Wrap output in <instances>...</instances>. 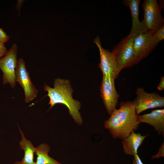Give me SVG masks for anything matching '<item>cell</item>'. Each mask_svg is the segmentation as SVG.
<instances>
[{
  "label": "cell",
  "instance_id": "cell-1",
  "mask_svg": "<svg viewBox=\"0 0 164 164\" xmlns=\"http://www.w3.org/2000/svg\"><path fill=\"white\" fill-rule=\"evenodd\" d=\"M110 115L104 127L114 138L125 139L138 129L140 123L133 101L121 103L120 108L114 109Z\"/></svg>",
  "mask_w": 164,
  "mask_h": 164
},
{
  "label": "cell",
  "instance_id": "cell-2",
  "mask_svg": "<svg viewBox=\"0 0 164 164\" xmlns=\"http://www.w3.org/2000/svg\"><path fill=\"white\" fill-rule=\"evenodd\" d=\"M44 89L47 92L50 108L56 104H64L68 108L70 115L75 121L79 125L82 124V119L79 111L81 104L73 98V89L69 80L57 78L54 80L53 88L45 84Z\"/></svg>",
  "mask_w": 164,
  "mask_h": 164
},
{
  "label": "cell",
  "instance_id": "cell-3",
  "mask_svg": "<svg viewBox=\"0 0 164 164\" xmlns=\"http://www.w3.org/2000/svg\"><path fill=\"white\" fill-rule=\"evenodd\" d=\"M136 35L129 34L122 39L111 52L119 73L123 69L135 65L134 43Z\"/></svg>",
  "mask_w": 164,
  "mask_h": 164
},
{
  "label": "cell",
  "instance_id": "cell-4",
  "mask_svg": "<svg viewBox=\"0 0 164 164\" xmlns=\"http://www.w3.org/2000/svg\"><path fill=\"white\" fill-rule=\"evenodd\" d=\"M143 21L147 31L153 34L164 25V19L161 13L162 9L156 0H145L142 4Z\"/></svg>",
  "mask_w": 164,
  "mask_h": 164
},
{
  "label": "cell",
  "instance_id": "cell-5",
  "mask_svg": "<svg viewBox=\"0 0 164 164\" xmlns=\"http://www.w3.org/2000/svg\"><path fill=\"white\" fill-rule=\"evenodd\" d=\"M18 47L13 44L5 55L0 58V69L2 72L3 84L9 83L14 88L16 85V69L18 60L17 53Z\"/></svg>",
  "mask_w": 164,
  "mask_h": 164
},
{
  "label": "cell",
  "instance_id": "cell-6",
  "mask_svg": "<svg viewBox=\"0 0 164 164\" xmlns=\"http://www.w3.org/2000/svg\"><path fill=\"white\" fill-rule=\"evenodd\" d=\"M137 96L133 101L138 115L148 109L164 106V97L155 92L148 93L142 88H137Z\"/></svg>",
  "mask_w": 164,
  "mask_h": 164
},
{
  "label": "cell",
  "instance_id": "cell-7",
  "mask_svg": "<svg viewBox=\"0 0 164 164\" xmlns=\"http://www.w3.org/2000/svg\"><path fill=\"white\" fill-rule=\"evenodd\" d=\"M16 82L23 88L25 95V101L29 103L36 98L38 91L32 84L24 60L20 58L18 60L16 69Z\"/></svg>",
  "mask_w": 164,
  "mask_h": 164
},
{
  "label": "cell",
  "instance_id": "cell-8",
  "mask_svg": "<svg viewBox=\"0 0 164 164\" xmlns=\"http://www.w3.org/2000/svg\"><path fill=\"white\" fill-rule=\"evenodd\" d=\"M100 90L101 96L111 115L116 108L119 97L115 88L114 80L109 76H103Z\"/></svg>",
  "mask_w": 164,
  "mask_h": 164
},
{
  "label": "cell",
  "instance_id": "cell-9",
  "mask_svg": "<svg viewBox=\"0 0 164 164\" xmlns=\"http://www.w3.org/2000/svg\"><path fill=\"white\" fill-rule=\"evenodd\" d=\"M153 34L147 32L135 36L134 43L135 65L147 56L157 45L153 39Z\"/></svg>",
  "mask_w": 164,
  "mask_h": 164
},
{
  "label": "cell",
  "instance_id": "cell-10",
  "mask_svg": "<svg viewBox=\"0 0 164 164\" xmlns=\"http://www.w3.org/2000/svg\"><path fill=\"white\" fill-rule=\"evenodd\" d=\"M94 42L99 49L100 62L99 64V67L103 76H109L114 80L116 79L119 73L111 52L103 48L98 36L94 39Z\"/></svg>",
  "mask_w": 164,
  "mask_h": 164
},
{
  "label": "cell",
  "instance_id": "cell-11",
  "mask_svg": "<svg viewBox=\"0 0 164 164\" xmlns=\"http://www.w3.org/2000/svg\"><path fill=\"white\" fill-rule=\"evenodd\" d=\"M140 0H127L124 1L125 4L130 9L132 15V25L129 34H138L146 32L147 29L143 20L139 19V6Z\"/></svg>",
  "mask_w": 164,
  "mask_h": 164
},
{
  "label": "cell",
  "instance_id": "cell-12",
  "mask_svg": "<svg viewBox=\"0 0 164 164\" xmlns=\"http://www.w3.org/2000/svg\"><path fill=\"white\" fill-rule=\"evenodd\" d=\"M140 122L146 123L153 126L159 135L164 133V109H156L149 113L138 115Z\"/></svg>",
  "mask_w": 164,
  "mask_h": 164
},
{
  "label": "cell",
  "instance_id": "cell-13",
  "mask_svg": "<svg viewBox=\"0 0 164 164\" xmlns=\"http://www.w3.org/2000/svg\"><path fill=\"white\" fill-rule=\"evenodd\" d=\"M148 135H142L140 133H135L133 131L128 136L122 140L121 143L124 153L132 155L137 154L138 149Z\"/></svg>",
  "mask_w": 164,
  "mask_h": 164
},
{
  "label": "cell",
  "instance_id": "cell-14",
  "mask_svg": "<svg viewBox=\"0 0 164 164\" xmlns=\"http://www.w3.org/2000/svg\"><path fill=\"white\" fill-rule=\"evenodd\" d=\"M18 127L21 137V140L19 142L20 149L24 152V156L21 161L24 164H35L34 154L36 148L31 141L26 139L23 132L19 125Z\"/></svg>",
  "mask_w": 164,
  "mask_h": 164
},
{
  "label": "cell",
  "instance_id": "cell-15",
  "mask_svg": "<svg viewBox=\"0 0 164 164\" xmlns=\"http://www.w3.org/2000/svg\"><path fill=\"white\" fill-rule=\"evenodd\" d=\"M50 150L47 144L42 143L36 148L35 152L37 155L35 164H62L50 157L48 152Z\"/></svg>",
  "mask_w": 164,
  "mask_h": 164
},
{
  "label": "cell",
  "instance_id": "cell-16",
  "mask_svg": "<svg viewBox=\"0 0 164 164\" xmlns=\"http://www.w3.org/2000/svg\"><path fill=\"white\" fill-rule=\"evenodd\" d=\"M152 37L154 41L157 44L164 38V25L158 29L153 34Z\"/></svg>",
  "mask_w": 164,
  "mask_h": 164
},
{
  "label": "cell",
  "instance_id": "cell-17",
  "mask_svg": "<svg viewBox=\"0 0 164 164\" xmlns=\"http://www.w3.org/2000/svg\"><path fill=\"white\" fill-rule=\"evenodd\" d=\"M9 36L2 29L0 28V42L5 43L9 40Z\"/></svg>",
  "mask_w": 164,
  "mask_h": 164
},
{
  "label": "cell",
  "instance_id": "cell-18",
  "mask_svg": "<svg viewBox=\"0 0 164 164\" xmlns=\"http://www.w3.org/2000/svg\"><path fill=\"white\" fill-rule=\"evenodd\" d=\"M164 156V143L161 145L159 149L158 153L155 155H153L151 157L152 159H158L161 157Z\"/></svg>",
  "mask_w": 164,
  "mask_h": 164
},
{
  "label": "cell",
  "instance_id": "cell-19",
  "mask_svg": "<svg viewBox=\"0 0 164 164\" xmlns=\"http://www.w3.org/2000/svg\"><path fill=\"white\" fill-rule=\"evenodd\" d=\"M4 44L0 42V58L4 56L7 51Z\"/></svg>",
  "mask_w": 164,
  "mask_h": 164
},
{
  "label": "cell",
  "instance_id": "cell-20",
  "mask_svg": "<svg viewBox=\"0 0 164 164\" xmlns=\"http://www.w3.org/2000/svg\"><path fill=\"white\" fill-rule=\"evenodd\" d=\"M133 156V164H144L137 154H135Z\"/></svg>",
  "mask_w": 164,
  "mask_h": 164
},
{
  "label": "cell",
  "instance_id": "cell-21",
  "mask_svg": "<svg viewBox=\"0 0 164 164\" xmlns=\"http://www.w3.org/2000/svg\"><path fill=\"white\" fill-rule=\"evenodd\" d=\"M157 89L160 91H162L164 89V77H162L161 79L160 82L157 87Z\"/></svg>",
  "mask_w": 164,
  "mask_h": 164
}]
</instances>
